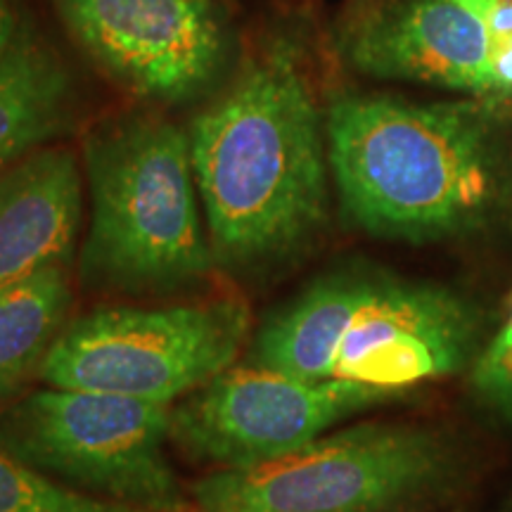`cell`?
Returning a JSON list of instances; mask_svg holds the SVG:
<instances>
[{"label": "cell", "instance_id": "6da1fadb", "mask_svg": "<svg viewBox=\"0 0 512 512\" xmlns=\"http://www.w3.org/2000/svg\"><path fill=\"white\" fill-rule=\"evenodd\" d=\"M214 264L235 278L285 266L328 223V126L290 38L254 48L188 126Z\"/></svg>", "mask_w": 512, "mask_h": 512}, {"label": "cell", "instance_id": "7a4b0ae2", "mask_svg": "<svg viewBox=\"0 0 512 512\" xmlns=\"http://www.w3.org/2000/svg\"><path fill=\"white\" fill-rule=\"evenodd\" d=\"M325 126L344 216L375 238H453L494 207L501 145L484 102L344 93L325 110Z\"/></svg>", "mask_w": 512, "mask_h": 512}, {"label": "cell", "instance_id": "3957f363", "mask_svg": "<svg viewBox=\"0 0 512 512\" xmlns=\"http://www.w3.org/2000/svg\"><path fill=\"white\" fill-rule=\"evenodd\" d=\"M88 233L81 283L121 294H171L211 273L207 223L188 128L131 110L102 119L83 140Z\"/></svg>", "mask_w": 512, "mask_h": 512}, {"label": "cell", "instance_id": "277c9868", "mask_svg": "<svg viewBox=\"0 0 512 512\" xmlns=\"http://www.w3.org/2000/svg\"><path fill=\"white\" fill-rule=\"evenodd\" d=\"M249 328L240 299L98 309L64 325L38 377L57 389L171 406L233 368Z\"/></svg>", "mask_w": 512, "mask_h": 512}, {"label": "cell", "instance_id": "5b68a950", "mask_svg": "<svg viewBox=\"0 0 512 512\" xmlns=\"http://www.w3.org/2000/svg\"><path fill=\"white\" fill-rule=\"evenodd\" d=\"M453 475V451L437 432L358 425L318 437L271 463L197 479L200 512H382Z\"/></svg>", "mask_w": 512, "mask_h": 512}, {"label": "cell", "instance_id": "8992f818", "mask_svg": "<svg viewBox=\"0 0 512 512\" xmlns=\"http://www.w3.org/2000/svg\"><path fill=\"white\" fill-rule=\"evenodd\" d=\"M174 408L128 396L48 387L0 418V448L43 475L152 512H185L164 453Z\"/></svg>", "mask_w": 512, "mask_h": 512}, {"label": "cell", "instance_id": "52a82bcc", "mask_svg": "<svg viewBox=\"0 0 512 512\" xmlns=\"http://www.w3.org/2000/svg\"><path fill=\"white\" fill-rule=\"evenodd\" d=\"M349 380L304 382L264 366H233L174 408L171 439L221 470L271 463L316 441L347 415L401 399Z\"/></svg>", "mask_w": 512, "mask_h": 512}, {"label": "cell", "instance_id": "ba28073f", "mask_svg": "<svg viewBox=\"0 0 512 512\" xmlns=\"http://www.w3.org/2000/svg\"><path fill=\"white\" fill-rule=\"evenodd\" d=\"M76 46L124 91L188 105L221 79L230 41L211 0H55Z\"/></svg>", "mask_w": 512, "mask_h": 512}, {"label": "cell", "instance_id": "9c48e42d", "mask_svg": "<svg viewBox=\"0 0 512 512\" xmlns=\"http://www.w3.org/2000/svg\"><path fill=\"white\" fill-rule=\"evenodd\" d=\"M477 339V311L456 292L380 271L344 332L332 377L403 392L463 370Z\"/></svg>", "mask_w": 512, "mask_h": 512}, {"label": "cell", "instance_id": "30bf717a", "mask_svg": "<svg viewBox=\"0 0 512 512\" xmlns=\"http://www.w3.org/2000/svg\"><path fill=\"white\" fill-rule=\"evenodd\" d=\"M342 53L373 79L491 95L489 36L458 0H382L347 29Z\"/></svg>", "mask_w": 512, "mask_h": 512}, {"label": "cell", "instance_id": "8fae6325", "mask_svg": "<svg viewBox=\"0 0 512 512\" xmlns=\"http://www.w3.org/2000/svg\"><path fill=\"white\" fill-rule=\"evenodd\" d=\"M81 219L83 171L69 147H41L0 171V290L72 264Z\"/></svg>", "mask_w": 512, "mask_h": 512}, {"label": "cell", "instance_id": "7c38bea8", "mask_svg": "<svg viewBox=\"0 0 512 512\" xmlns=\"http://www.w3.org/2000/svg\"><path fill=\"white\" fill-rule=\"evenodd\" d=\"M377 273L368 266H344L320 275L261 325L249 361L304 382L335 380L337 349Z\"/></svg>", "mask_w": 512, "mask_h": 512}, {"label": "cell", "instance_id": "4fadbf2b", "mask_svg": "<svg viewBox=\"0 0 512 512\" xmlns=\"http://www.w3.org/2000/svg\"><path fill=\"white\" fill-rule=\"evenodd\" d=\"M79 91L60 50L22 17L0 60V171L55 140L74 124Z\"/></svg>", "mask_w": 512, "mask_h": 512}, {"label": "cell", "instance_id": "5bb4252c", "mask_svg": "<svg viewBox=\"0 0 512 512\" xmlns=\"http://www.w3.org/2000/svg\"><path fill=\"white\" fill-rule=\"evenodd\" d=\"M72 285L69 266H50L0 290V403L27 382L64 330Z\"/></svg>", "mask_w": 512, "mask_h": 512}, {"label": "cell", "instance_id": "9a60e30c", "mask_svg": "<svg viewBox=\"0 0 512 512\" xmlns=\"http://www.w3.org/2000/svg\"><path fill=\"white\" fill-rule=\"evenodd\" d=\"M0 512H152L110 498L83 496L0 448Z\"/></svg>", "mask_w": 512, "mask_h": 512}, {"label": "cell", "instance_id": "2e32d148", "mask_svg": "<svg viewBox=\"0 0 512 512\" xmlns=\"http://www.w3.org/2000/svg\"><path fill=\"white\" fill-rule=\"evenodd\" d=\"M472 384L491 408L512 418V347L498 354H482Z\"/></svg>", "mask_w": 512, "mask_h": 512}, {"label": "cell", "instance_id": "e0dca14e", "mask_svg": "<svg viewBox=\"0 0 512 512\" xmlns=\"http://www.w3.org/2000/svg\"><path fill=\"white\" fill-rule=\"evenodd\" d=\"M486 29L491 46H512V0H458Z\"/></svg>", "mask_w": 512, "mask_h": 512}, {"label": "cell", "instance_id": "ac0fdd59", "mask_svg": "<svg viewBox=\"0 0 512 512\" xmlns=\"http://www.w3.org/2000/svg\"><path fill=\"white\" fill-rule=\"evenodd\" d=\"M489 83L491 95H512V46H491Z\"/></svg>", "mask_w": 512, "mask_h": 512}, {"label": "cell", "instance_id": "d6986e66", "mask_svg": "<svg viewBox=\"0 0 512 512\" xmlns=\"http://www.w3.org/2000/svg\"><path fill=\"white\" fill-rule=\"evenodd\" d=\"M19 24H22V17L15 8V0H0V60L15 41Z\"/></svg>", "mask_w": 512, "mask_h": 512}, {"label": "cell", "instance_id": "ffe728a7", "mask_svg": "<svg viewBox=\"0 0 512 512\" xmlns=\"http://www.w3.org/2000/svg\"><path fill=\"white\" fill-rule=\"evenodd\" d=\"M512 347V306H510V316L505 320V325L501 328V332L494 337V342L486 347L484 354H498V351H505Z\"/></svg>", "mask_w": 512, "mask_h": 512}]
</instances>
